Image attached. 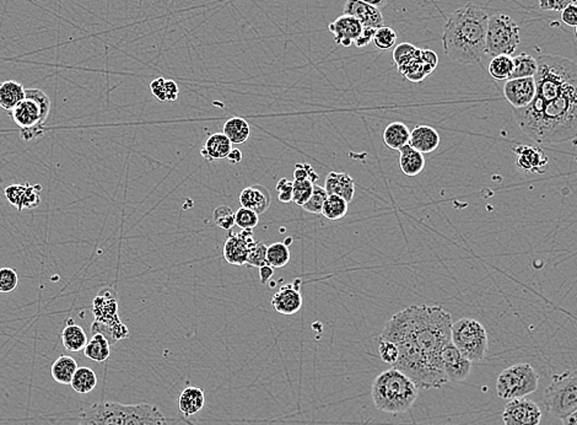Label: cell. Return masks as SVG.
Wrapping results in <instances>:
<instances>
[{
  "mask_svg": "<svg viewBox=\"0 0 577 425\" xmlns=\"http://www.w3.org/2000/svg\"><path fill=\"white\" fill-rule=\"evenodd\" d=\"M62 342L69 352L79 353L84 351L89 339L85 331L80 326L73 324V320H69L68 325L62 332Z\"/></svg>",
  "mask_w": 577,
  "mask_h": 425,
  "instance_id": "29",
  "label": "cell"
},
{
  "mask_svg": "<svg viewBox=\"0 0 577 425\" xmlns=\"http://www.w3.org/2000/svg\"><path fill=\"white\" fill-rule=\"evenodd\" d=\"M294 179V181L309 180L311 182L316 183L319 180V175L316 174V171L309 164H296Z\"/></svg>",
  "mask_w": 577,
  "mask_h": 425,
  "instance_id": "48",
  "label": "cell"
},
{
  "mask_svg": "<svg viewBox=\"0 0 577 425\" xmlns=\"http://www.w3.org/2000/svg\"><path fill=\"white\" fill-rule=\"evenodd\" d=\"M70 385L75 392L85 394V393L92 392V390L95 389L96 385H97V377L92 369L87 366H82V368H77Z\"/></svg>",
  "mask_w": 577,
  "mask_h": 425,
  "instance_id": "36",
  "label": "cell"
},
{
  "mask_svg": "<svg viewBox=\"0 0 577 425\" xmlns=\"http://www.w3.org/2000/svg\"><path fill=\"white\" fill-rule=\"evenodd\" d=\"M512 72H514V58L511 55H495L488 65V73L495 80H509Z\"/></svg>",
  "mask_w": 577,
  "mask_h": 425,
  "instance_id": "33",
  "label": "cell"
},
{
  "mask_svg": "<svg viewBox=\"0 0 577 425\" xmlns=\"http://www.w3.org/2000/svg\"><path fill=\"white\" fill-rule=\"evenodd\" d=\"M420 50L410 43H400L395 47L393 50V60H395L397 68L400 69L408 65L410 60H413L419 55Z\"/></svg>",
  "mask_w": 577,
  "mask_h": 425,
  "instance_id": "40",
  "label": "cell"
},
{
  "mask_svg": "<svg viewBox=\"0 0 577 425\" xmlns=\"http://www.w3.org/2000/svg\"><path fill=\"white\" fill-rule=\"evenodd\" d=\"M273 275L274 268L272 265H265L259 268V279H260V283L263 284V285L268 283Z\"/></svg>",
  "mask_w": 577,
  "mask_h": 425,
  "instance_id": "56",
  "label": "cell"
},
{
  "mask_svg": "<svg viewBox=\"0 0 577 425\" xmlns=\"http://www.w3.org/2000/svg\"><path fill=\"white\" fill-rule=\"evenodd\" d=\"M126 425H168L167 419L159 407L141 403L128 404L127 423Z\"/></svg>",
  "mask_w": 577,
  "mask_h": 425,
  "instance_id": "20",
  "label": "cell"
},
{
  "mask_svg": "<svg viewBox=\"0 0 577 425\" xmlns=\"http://www.w3.org/2000/svg\"><path fill=\"white\" fill-rule=\"evenodd\" d=\"M440 134L430 126H417L410 132V145L422 154H430L440 145Z\"/></svg>",
  "mask_w": 577,
  "mask_h": 425,
  "instance_id": "21",
  "label": "cell"
},
{
  "mask_svg": "<svg viewBox=\"0 0 577 425\" xmlns=\"http://www.w3.org/2000/svg\"><path fill=\"white\" fill-rule=\"evenodd\" d=\"M267 248H268V246H265L264 243L255 241L250 248L246 265L255 267V268H260L263 265H268V262H267Z\"/></svg>",
  "mask_w": 577,
  "mask_h": 425,
  "instance_id": "44",
  "label": "cell"
},
{
  "mask_svg": "<svg viewBox=\"0 0 577 425\" xmlns=\"http://www.w3.org/2000/svg\"><path fill=\"white\" fill-rule=\"evenodd\" d=\"M128 404L102 401L92 404L80 413L77 425H126Z\"/></svg>",
  "mask_w": 577,
  "mask_h": 425,
  "instance_id": "10",
  "label": "cell"
},
{
  "mask_svg": "<svg viewBox=\"0 0 577 425\" xmlns=\"http://www.w3.org/2000/svg\"><path fill=\"white\" fill-rule=\"evenodd\" d=\"M18 284V277L13 268H0V293L14 292Z\"/></svg>",
  "mask_w": 577,
  "mask_h": 425,
  "instance_id": "47",
  "label": "cell"
},
{
  "mask_svg": "<svg viewBox=\"0 0 577 425\" xmlns=\"http://www.w3.org/2000/svg\"><path fill=\"white\" fill-rule=\"evenodd\" d=\"M516 155V165L520 170L532 175H543L548 169L549 159L539 147L520 144L512 148Z\"/></svg>",
  "mask_w": 577,
  "mask_h": 425,
  "instance_id": "15",
  "label": "cell"
},
{
  "mask_svg": "<svg viewBox=\"0 0 577 425\" xmlns=\"http://www.w3.org/2000/svg\"><path fill=\"white\" fill-rule=\"evenodd\" d=\"M521 43L520 26L510 15L489 16L486 31V53L490 55H512Z\"/></svg>",
  "mask_w": 577,
  "mask_h": 425,
  "instance_id": "9",
  "label": "cell"
},
{
  "mask_svg": "<svg viewBox=\"0 0 577 425\" xmlns=\"http://www.w3.org/2000/svg\"><path fill=\"white\" fill-rule=\"evenodd\" d=\"M361 1H365V3H368V4L373 5V6H376L378 9L387 3V0H361Z\"/></svg>",
  "mask_w": 577,
  "mask_h": 425,
  "instance_id": "59",
  "label": "cell"
},
{
  "mask_svg": "<svg viewBox=\"0 0 577 425\" xmlns=\"http://www.w3.org/2000/svg\"><path fill=\"white\" fill-rule=\"evenodd\" d=\"M240 204L242 208H247L251 211H255L257 214H263L265 211H268L270 206V194L268 191L263 187V186H252V187H247L240 193Z\"/></svg>",
  "mask_w": 577,
  "mask_h": 425,
  "instance_id": "22",
  "label": "cell"
},
{
  "mask_svg": "<svg viewBox=\"0 0 577 425\" xmlns=\"http://www.w3.org/2000/svg\"><path fill=\"white\" fill-rule=\"evenodd\" d=\"M375 33H376V28H363V33H361V35L358 37V40L354 42L355 47H358V48H364V47L368 46L370 42L373 41Z\"/></svg>",
  "mask_w": 577,
  "mask_h": 425,
  "instance_id": "53",
  "label": "cell"
},
{
  "mask_svg": "<svg viewBox=\"0 0 577 425\" xmlns=\"http://www.w3.org/2000/svg\"><path fill=\"white\" fill-rule=\"evenodd\" d=\"M441 361L447 381H463L471 375L472 361L464 357L452 342L444 348Z\"/></svg>",
  "mask_w": 577,
  "mask_h": 425,
  "instance_id": "12",
  "label": "cell"
},
{
  "mask_svg": "<svg viewBox=\"0 0 577 425\" xmlns=\"http://www.w3.org/2000/svg\"><path fill=\"white\" fill-rule=\"evenodd\" d=\"M563 425H577V409L573 412L570 416L564 418Z\"/></svg>",
  "mask_w": 577,
  "mask_h": 425,
  "instance_id": "58",
  "label": "cell"
},
{
  "mask_svg": "<svg viewBox=\"0 0 577 425\" xmlns=\"http://www.w3.org/2000/svg\"><path fill=\"white\" fill-rule=\"evenodd\" d=\"M450 312L436 305H412L387 321L381 336L397 344L405 363L423 366L442 384L449 382L441 353L451 343Z\"/></svg>",
  "mask_w": 577,
  "mask_h": 425,
  "instance_id": "1",
  "label": "cell"
},
{
  "mask_svg": "<svg viewBox=\"0 0 577 425\" xmlns=\"http://www.w3.org/2000/svg\"><path fill=\"white\" fill-rule=\"evenodd\" d=\"M348 214V202L336 194H328L323 206L322 215L328 220H341Z\"/></svg>",
  "mask_w": 577,
  "mask_h": 425,
  "instance_id": "37",
  "label": "cell"
},
{
  "mask_svg": "<svg viewBox=\"0 0 577 425\" xmlns=\"http://www.w3.org/2000/svg\"><path fill=\"white\" fill-rule=\"evenodd\" d=\"M226 159H228L229 162H230L231 165L240 164V162L242 161L241 150H238V149H232Z\"/></svg>",
  "mask_w": 577,
  "mask_h": 425,
  "instance_id": "57",
  "label": "cell"
},
{
  "mask_svg": "<svg viewBox=\"0 0 577 425\" xmlns=\"http://www.w3.org/2000/svg\"><path fill=\"white\" fill-rule=\"evenodd\" d=\"M363 25L356 18L344 14L328 26V30L334 35V42L338 46L343 47L354 45V42L363 33Z\"/></svg>",
  "mask_w": 577,
  "mask_h": 425,
  "instance_id": "19",
  "label": "cell"
},
{
  "mask_svg": "<svg viewBox=\"0 0 577 425\" xmlns=\"http://www.w3.org/2000/svg\"><path fill=\"white\" fill-rule=\"evenodd\" d=\"M400 167L402 172L408 176L414 177L423 172L425 167V158L420 151L415 150L410 147V144L402 148L400 150Z\"/></svg>",
  "mask_w": 577,
  "mask_h": 425,
  "instance_id": "25",
  "label": "cell"
},
{
  "mask_svg": "<svg viewBox=\"0 0 577 425\" xmlns=\"http://www.w3.org/2000/svg\"><path fill=\"white\" fill-rule=\"evenodd\" d=\"M488 21L489 15L473 3L456 10L444 28L445 55L459 65H479L486 55Z\"/></svg>",
  "mask_w": 577,
  "mask_h": 425,
  "instance_id": "3",
  "label": "cell"
},
{
  "mask_svg": "<svg viewBox=\"0 0 577 425\" xmlns=\"http://www.w3.org/2000/svg\"><path fill=\"white\" fill-rule=\"evenodd\" d=\"M539 386V374L529 364H515L501 371L496 380V394L502 399L511 401L527 397L536 392Z\"/></svg>",
  "mask_w": 577,
  "mask_h": 425,
  "instance_id": "8",
  "label": "cell"
},
{
  "mask_svg": "<svg viewBox=\"0 0 577 425\" xmlns=\"http://www.w3.org/2000/svg\"><path fill=\"white\" fill-rule=\"evenodd\" d=\"M324 189L328 194H336L348 202L354 199L355 196V181L349 174L346 172H329L326 176L324 181Z\"/></svg>",
  "mask_w": 577,
  "mask_h": 425,
  "instance_id": "23",
  "label": "cell"
},
{
  "mask_svg": "<svg viewBox=\"0 0 577 425\" xmlns=\"http://www.w3.org/2000/svg\"><path fill=\"white\" fill-rule=\"evenodd\" d=\"M520 129L538 144H560L577 138V73L558 96L538 102L532 101L521 110H514Z\"/></svg>",
  "mask_w": 577,
  "mask_h": 425,
  "instance_id": "2",
  "label": "cell"
},
{
  "mask_svg": "<svg viewBox=\"0 0 577 425\" xmlns=\"http://www.w3.org/2000/svg\"><path fill=\"white\" fill-rule=\"evenodd\" d=\"M292 186L294 181L287 179L279 180L275 186L277 189V199L282 203H290L292 202Z\"/></svg>",
  "mask_w": 577,
  "mask_h": 425,
  "instance_id": "49",
  "label": "cell"
},
{
  "mask_svg": "<svg viewBox=\"0 0 577 425\" xmlns=\"http://www.w3.org/2000/svg\"><path fill=\"white\" fill-rule=\"evenodd\" d=\"M410 131L407 124L393 122L388 124L383 132V142L387 147L400 151L402 148L410 144Z\"/></svg>",
  "mask_w": 577,
  "mask_h": 425,
  "instance_id": "28",
  "label": "cell"
},
{
  "mask_svg": "<svg viewBox=\"0 0 577 425\" xmlns=\"http://www.w3.org/2000/svg\"><path fill=\"white\" fill-rule=\"evenodd\" d=\"M539 8L546 11H561L568 5L576 3L577 0H538Z\"/></svg>",
  "mask_w": 577,
  "mask_h": 425,
  "instance_id": "50",
  "label": "cell"
},
{
  "mask_svg": "<svg viewBox=\"0 0 577 425\" xmlns=\"http://www.w3.org/2000/svg\"><path fill=\"white\" fill-rule=\"evenodd\" d=\"M395 41H397V33L395 30L388 26H382L376 30L373 42L378 50H390L395 46Z\"/></svg>",
  "mask_w": 577,
  "mask_h": 425,
  "instance_id": "42",
  "label": "cell"
},
{
  "mask_svg": "<svg viewBox=\"0 0 577 425\" xmlns=\"http://www.w3.org/2000/svg\"><path fill=\"white\" fill-rule=\"evenodd\" d=\"M314 183L309 180L304 181H294L292 186V202L296 206H304L306 202L309 201V197L314 192Z\"/></svg>",
  "mask_w": 577,
  "mask_h": 425,
  "instance_id": "43",
  "label": "cell"
},
{
  "mask_svg": "<svg viewBox=\"0 0 577 425\" xmlns=\"http://www.w3.org/2000/svg\"><path fill=\"white\" fill-rule=\"evenodd\" d=\"M301 279H295L291 284H285L279 292L274 294L272 305L282 315H295L302 307V295L300 290Z\"/></svg>",
  "mask_w": 577,
  "mask_h": 425,
  "instance_id": "17",
  "label": "cell"
},
{
  "mask_svg": "<svg viewBox=\"0 0 577 425\" xmlns=\"http://www.w3.org/2000/svg\"><path fill=\"white\" fill-rule=\"evenodd\" d=\"M235 221H236V226H238L240 229H255L259 223L258 214H257L255 211L247 209V208H242L241 206V208L235 213Z\"/></svg>",
  "mask_w": 577,
  "mask_h": 425,
  "instance_id": "45",
  "label": "cell"
},
{
  "mask_svg": "<svg viewBox=\"0 0 577 425\" xmlns=\"http://www.w3.org/2000/svg\"><path fill=\"white\" fill-rule=\"evenodd\" d=\"M205 404L204 391L199 387H187L178 398V408L186 416H194Z\"/></svg>",
  "mask_w": 577,
  "mask_h": 425,
  "instance_id": "26",
  "label": "cell"
},
{
  "mask_svg": "<svg viewBox=\"0 0 577 425\" xmlns=\"http://www.w3.org/2000/svg\"><path fill=\"white\" fill-rule=\"evenodd\" d=\"M165 82H166V79L158 78L155 79L154 82L150 84L151 92H153V95L159 101H167L166 100Z\"/></svg>",
  "mask_w": 577,
  "mask_h": 425,
  "instance_id": "52",
  "label": "cell"
},
{
  "mask_svg": "<svg viewBox=\"0 0 577 425\" xmlns=\"http://www.w3.org/2000/svg\"><path fill=\"white\" fill-rule=\"evenodd\" d=\"M343 14L356 18L363 28H378L385 26L381 10L361 0H346Z\"/></svg>",
  "mask_w": 577,
  "mask_h": 425,
  "instance_id": "18",
  "label": "cell"
},
{
  "mask_svg": "<svg viewBox=\"0 0 577 425\" xmlns=\"http://www.w3.org/2000/svg\"><path fill=\"white\" fill-rule=\"evenodd\" d=\"M165 90H166V100L172 101V102L177 100L180 90H178L176 82H173V80H166L165 82Z\"/></svg>",
  "mask_w": 577,
  "mask_h": 425,
  "instance_id": "55",
  "label": "cell"
},
{
  "mask_svg": "<svg viewBox=\"0 0 577 425\" xmlns=\"http://www.w3.org/2000/svg\"><path fill=\"white\" fill-rule=\"evenodd\" d=\"M544 404L551 416L561 419L577 409V370L553 376L544 393Z\"/></svg>",
  "mask_w": 577,
  "mask_h": 425,
  "instance_id": "6",
  "label": "cell"
},
{
  "mask_svg": "<svg viewBox=\"0 0 577 425\" xmlns=\"http://www.w3.org/2000/svg\"><path fill=\"white\" fill-rule=\"evenodd\" d=\"M50 112V100L46 92L41 89H25V100L11 111V117L25 142L43 137Z\"/></svg>",
  "mask_w": 577,
  "mask_h": 425,
  "instance_id": "5",
  "label": "cell"
},
{
  "mask_svg": "<svg viewBox=\"0 0 577 425\" xmlns=\"http://www.w3.org/2000/svg\"><path fill=\"white\" fill-rule=\"evenodd\" d=\"M534 78L509 79L504 85V96L515 110H521L531 105L536 97Z\"/></svg>",
  "mask_w": 577,
  "mask_h": 425,
  "instance_id": "14",
  "label": "cell"
},
{
  "mask_svg": "<svg viewBox=\"0 0 577 425\" xmlns=\"http://www.w3.org/2000/svg\"><path fill=\"white\" fill-rule=\"evenodd\" d=\"M255 243L252 230H242L241 233H232L230 230L224 245V258L230 265H246L250 248Z\"/></svg>",
  "mask_w": 577,
  "mask_h": 425,
  "instance_id": "13",
  "label": "cell"
},
{
  "mask_svg": "<svg viewBox=\"0 0 577 425\" xmlns=\"http://www.w3.org/2000/svg\"><path fill=\"white\" fill-rule=\"evenodd\" d=\"M575 35H576V37H577V26H576V28H575Z\"/></svg>",
  "mask_w": 577,
  "mask_h": 425,
  "instance_id": "60",
  "label": "cell"
},
{
  "mask_svg": "<svg viewBox=\"0 0 577 425\" xmlns=\"http://www.w3.org/2000/svg\"><path fill=\"white\" fill-rule=\"evenodd\" d=\"M327 198L328 193L324 189V187H321L319 184H314V192L309 197V201L306 202L302 206V208L307 213H311V214H322L323 206H324V202Z\"/></svg>",
  "mask_w": 577,
  "mask_h": 425,
  "instance_id": "39",
  "label": "cell"
},
{
  "mask_svg": "<svg viewBox=\"0 0 577 425\" xmlns=\"http://www.w3.org/2000/svg\"><path fill=\"white\" fill-rule=\"evenodd\" d=\"M541 408L526 397L511 399L502 412L504 425H539Z\"/></svg>",
  "mask_w": 577,
  "mask_h": 425,
  "instance_id": "11",
  "label": "cell"
},
{
  "mask_svg": "<svg viewBox=\"0 0 577 425\" xmlns=\"http://www.w3.org/2000/svg\"><path fill=\"white\" fill-rule=\"evenodd\" d=\"M561 21L564 23H566L568 26H571V28H576L577 26V4L576 3H573V4H570L565 8V9L561 10Z\"/></svg>",
  "mask_w": 577,
  "mask_h": 425,
  "instance_id": "51",
  "label": "cell"
},
{
  "mask_svg": "<svg viewBox=\"0 0 577 425\" xmlns=\"http://www.w3.org/2000/svg\"><path fill=\"white\" fill-rule=\"evenodd\" d=\"M422 55V50H420L419 55H417L413 60H410L408 65H405V67L398 69L400 73L402 74L405 79H408V80H410L412 82H423L424 79L429 77V75L434 72L430 67L424 65V62L422 60V55Z\"/></svg>",
  "mask_w": 577,
  "mask_h": 425,
  "instance_id": "35",
  "label": "cell"
},
{
  "mask_svg": "<svg viewBox=\"0 0 577 425\" xmlns=\"http://www.w3.org/2000/svg\"><path fill=\"white\" fill-rule=\"evenodd\" d=\"M419 389L412 379L392 366L373 380L371 397L378 411L400 414L410 411L418 398Z\"/></svg>",
  "mask_w": 577,
  "mask_h": 425,
  "instance_id": "4",
  "label": "cell"
},
{
  "mask_svg": "<svg viewBox=\"0 0 577 425\" xmlns=\"http://www.w3.org/2000/svg\"><path fill=\"white\" fill-rule=\"evenodd\" d=\"M538 72V60L527 53H521L514 58V72L510 79L534 78Z\"/></svg>",
  "mask_w": 577,
  "mask_h": 425,
  "instance_id": "34",
  "label": "cell"
},
{
  "mask_svg": "<svg viewBox=\"0 0 577 425\" xmlns=\"http://www.w3.org/2000/svg\"><path fill=\"white\" fill-rule=\"evenodd\" d=\"M41 184H11L5 189V197L18 211L33 209L41 204Z\"/></svg>",
  "mask_w": 577,
  "mask_h": 425,
  "instance_id": "16",
  "label": "cell"
},
{
  "mask_svg": "<svg viewBox=\"0 0 577 425\" xmlns=\"http://www.w3.org/2000/svg\"><path fill=\"white\" fill-rule=\"evenodd\" d=\"M111 343L109 339L106 338L102 333H96L92 336V338L87 342L84 348L85 357L96 363H104L109 359L111 355Z\"/></svg>",
  "mask_w": 577,
  "mask_h": 425,
  "instance_id": "32",
  "label": "cell"
},
{
  "mask_svg": "<svg viewBox=\"0 0 577 425\" xmlns=\"http://www.w3.org/2000/svg\"><path fill=\"white\" fill-rule=\"evenodd\" d=\"M25 100V89L21 84L8 80L0 84V107L6 111L14 110L15 107Z\"/></svg>",
  "mask_w": 577,
  "mask_h": 425,
  "instance_id": "27",
  "label": "cell"
},
{
  "mask_svg": "<svg viewBox=\"0 0 577 425\" xmlns=\"http://www.w3.org/2000/svg\"><path fill=\"white\" fill-rule=\"evenodd\" d=\"M232 150V143L224 133H214L205 140L204 147L200 149V155L205 160L214 161L226 159Z\"/></svg>",
  "mask_w": 577,
  "mask_h": 425,
  "instance_id": "24",
  "label": "cell"
},
{
  "mask_svg": "<svg viewBox=\"0 0 577 425\" xmlns=\"http://www.w3.org/2000/svg\"><path fill=\"white\" fill-rule=\"evenodd\" d=\"M451 341L464 357L472 361H482L489 349L488 332L479 321L463 317L452 324Z\"/></svg>",
  "mask_w": 577,
  "mask_h": 425,
  "instance_id": "7",
  "label": "cell"
},
{
  "mask_svg": "<svg viewBox=\"0 0 577 425\" xmlns=\"http://www.w3.org/2000/svg\"><path fill=\"white\" fill-rule=\"evenodd\" d=\"M214 223L219 226L220 229L226 230L230 231L232 228L236 225L235 221V213L232 211L230 206H218L213 213Z\"/></svg>",
  "mask_w": 577,
  "mask_h": 425,
  "instance_id": "41",
  "label": "cell"
},
{
  "mask_svg": "<svg viewBox=\"0 0 577 425\" xmlns=\"http://www.w3.org/2000/svg\"><path fill=\"white\" fill-rule=\"evenodd\" d=\"M422 60L424 62V65H427V67H430L432 70H435L436 69L437 65H439V58H437V55L435 52H432L430 50H422Z\"/></svg>",
  "mask_w": 577,
  "mask_h": 425,
  "instance_id": "54",
  "label": "cell"
},
{
  "mask_svg": "<svg viewBox=\"0 0 577 425\" xmlns=\"http://www.w3.org/2000/svg\"><path fill=\"white\" fill-rule=\"evenodd\" d=\"M378 354H380L383 363L393 365L398 359L400 351H398V347L393 342L378 338Z\"/></svg>",
  "mask_w": 577,
  "mask_h": 425,
  "instance_id": "46",
  "label": "cell"
},
{
  "mask_svg": "<svg viewBox=\"0 0 577 425\" xmlns=\"http://www.w3.org/2000/svg\"><path fill=\"white\" fill-rule=\"evenodd\" d=\"M77 370V361L68 355H62L53 363L50 374L57 384L70 385Z\"/></svg>",
  "mask_w": 577,
  "mask_h": 425,
  "instance_id": "30",
  "label": "cell"
},
{
  "mask_svg": "<svg viewBox=\"0 0 577 425\" xmlns=\"http://www.w3.org/2000/svg\"><path fill=\"white\" fill-rule=\"evenodd\" d=\"M291 255L285 243H274L267 248V262L273 268H282L290 262Z\"/></svg>",
  "mask_w": 577,
  "mask_h": 425,
  "instance_id": "38",
  "label": "cell"
},
{
  "mask_svg": "<svg viewBox=\"0 0 577 425\" xmlns=\"http://www.w3.org/2000/svg\"><path fill=\"white\" fill-rule=\"evenodd\" d=\"M223 133L232 144H243L251 137L250 123L241 117H232L224 124Z\"/></svg>",
  "mask_w": 577,
  "mask_h": 425,
  "instance_id": "31",
  "label": "cell"
}]
</instances>
